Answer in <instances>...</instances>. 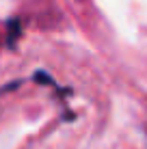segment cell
I'll return each mask as SVG.
<instances>
[{"label": "cell", "instance_id": "cell-1", "mask_svg": "<svg viewBox=\"0 0 147 149\" xmlns=\"http://www.w3.org/2000/svg\"><path fill=\"white\" fill-rule=\"evenodd\" d=\"M7 28H9V33H7V45L11 48V45L17 41V37H20V33H22V24H20V19H9L7 22Z\"/></svg>", "mask_w": 147, "mask_h": 149}, {"label": "cell", "instance_id": "cell-2", "mask_svg": "<svg viewBox=\"0 0 147 149\" xmlns=\"http://www.w3.org/2000/svg\"><path fill=\"white\" fill-rule=\"evenodd\" d=\"M33 80H35V82H39V84H54V80L50 78L45 71H37V74L33 76Z\"/></svg>", "mask_w": 147, "mask_h": 149}]
</instances>
